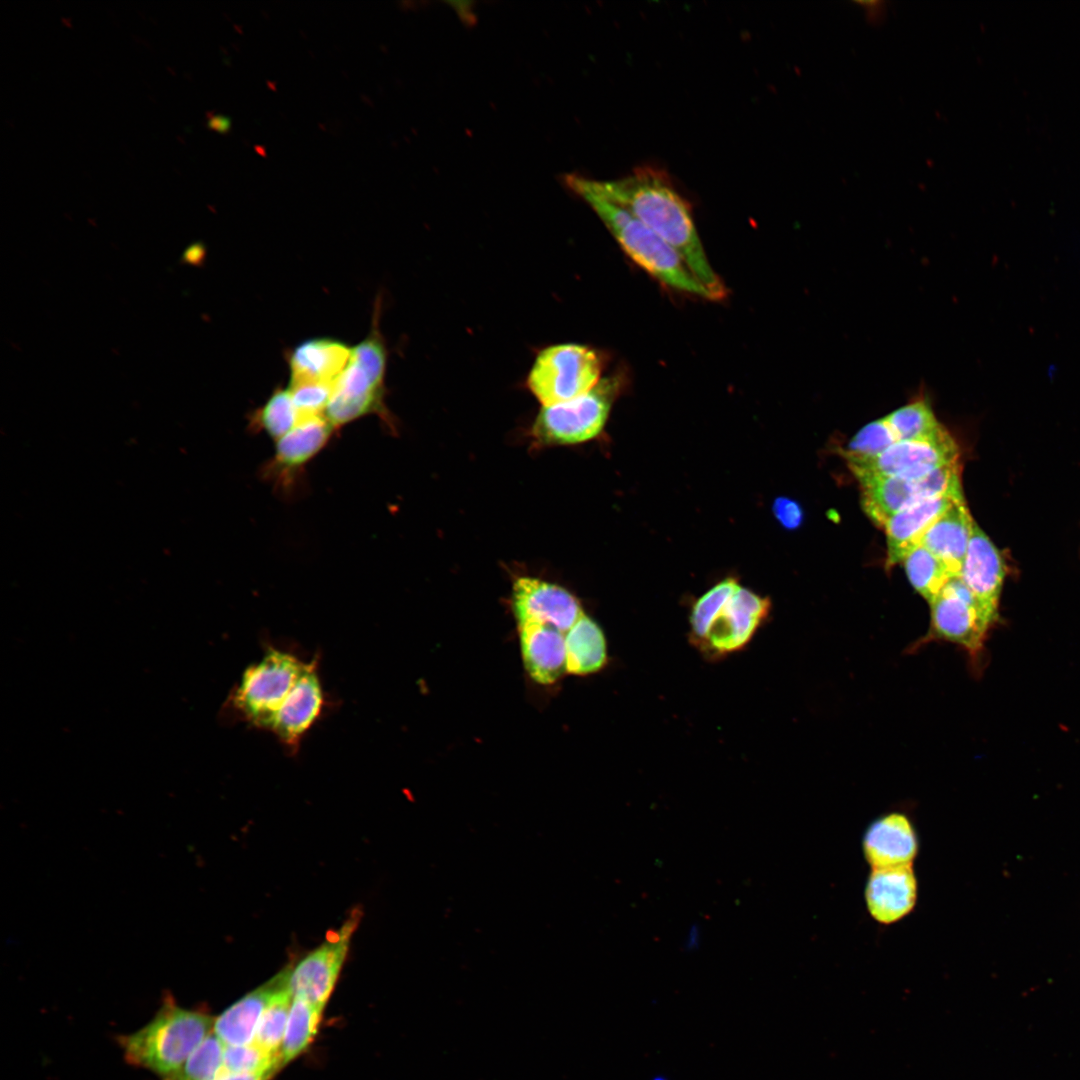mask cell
Returning a JSON list of instances; mask_svg holds the SVG:
<instances>
[{
	"mask_svg": "<svg viewBox=\"0 0 1080 1080\" xmlns=\"http://www.w3.org/2000/svg\"><path fill=\"white\" fill-rule=\"evenodd\" d=\"M929 604L930 636L960 645L971 656L983 649L998 620L981 606L960 576L951 577Z\"/></svg>",
	"mask_w": 1080,
	"mask_h": 1080,
	"instance_id": "cell-7",
	"label": "cell"
},
{
	"mask_svg": "<svg viewBox=\"0 0 1080 1080\" xmlns=\"http://www.w3.org/2000/svg\"><path fill=\"white\" fill-rule=\"evenodd\" d=\"M865 513L877 526L901 510L927 499L919 480L896 476H872L857 479Z\"/></svg>",
	"mask_w": 1080,
	"mask_h": 1080,
	"instance_id": "cell-22",
	"label": "cell"
},
{
	"mask_svg": "<svg viewBox=\"0 0 1080 1080\" xmlns=\"http://www.w3.org/2000/svg\"><path fill=\"white\" fill-rule=\"evenodd\" d=\"M300 419L326 415L332 384L322 382L290 383L288 387Z\"/></svg>",
	"mask_w": 1080,
	"mask_h": 1080,
	"instance_id": "cell-34",
	"label": "cell"
},
{
	"mask_svg": "<svg viewBox=\"0 0 1080 1080\" xmlns=\"http://www.w3.org/2000/svg\"><path fill=\"white\" fill-rule=\"evenodd\" d=\"M300 421L289 388H279L252 417V425L277 441Z\"/></svg>",
	"mask_w": 1080,
	"mask_h": 1080,
	"instance_id": "cell-28",
	"label": "cell"
},
{
	"mask_svg": "<svg viewBox=\"0 0 1080 1080\" xmlns=\"http://www.w3.org/2000/svg\"><path fill=\"white\" fill-rule=\"evenodd\" d=\"M602 368L603 358L592 347L551 345L537 354L526 384L542 407H550L587 393L601 379Z\"/></svg>",
	"mask_w": 1080,
	"mask_h": 1080,
	"instance_id": "cell-5",
	"label": "cell"
},
{
	"mask_svg": "<svg viewBox=\"0 0 1080 1080\" xmlns=\"http://www.w3.org/2000/svg\"><path fill=\"white\" fill-rule=\"evenodd\" d=\"M303 666L296 656L269 648L244 671L232 697L237 712L257 728L270 730Z\"/></svg>",
	"mask_w": 1080,
	"mask_h": 1080,
	"instance_id": "cell-6",
	"label": "cell"
},
{
	"mask_svg": "<svg viewBox=\"0 0 1080 1080\" xmlns=\"http://www.w3.org/2000/svg\"><path fill=\"white\" fill-rule=\"evenodd\" d=\"M739 584L735 578H725L705 592L694 603L689 616V640L696 647L722 606L729 600Z\"/></svg>",
	"mask_w": 1080,
	"mask_h": 1080,
	"instance_id": "cell-31",
	"label": "cell"
},
{
	"mask_svg": "<svg viewBox=\"0 0 1080 1080\" xmlns=\"http://www.w3.org/2000/svg\"><path fill=\"white\" fill-rule=\"evenodd\" d=\"M324 1008L293 997L281 1046V1064L285 1066L302 1054L314 1039Z\"/></svg>",
	"mask_w": 1080,
	"mask_h": 1080,
	"instance_id": "cell-25",
	"label": "cell"
},
{
	"mask_svg": "<svg viewBox=\"0 0 1080 1080\" xmlns=\"http://www.w3.org/2000/svg\"><path fill=\"white\" fill-rule=\"evenodd\" d=\"M520 650L529 677L540 685H551L566 673L564 633L536 622L517 623Z\"/></svg>",
	"mask_w": 1080,
	"mask_h": 1080,
	"instance_id": "cell-19",
	"label": "cell"
},
{
	"mask_svg": "<svg viewBox=\"0 0 1080 1080\" xmlns=\"http://www.w3.org/2000/svg\"><path fill=\"white\" fill-rule=\"evenodd\" d=\"M225 1045L212 1032L173 1073L162 1080H216L221 1077Z\"/></svg>",
	"mask_w": 1080,
	"mask_h": 1080,
	"instance_id": "cell-30",
	"label": "cell"
},
{
	"mask_svg": "<svg viewBox=\"0 0 1080 1080\" xmlns=\"http://www.w3.org/2000/svg\"><path fill=\"white\" fill-rule=\"evenodd\" d=\"M898 440L885 417L863 426L842 449L846 460L873 458Z\"/></svg>",
	"mask_w": 1080,
	"mask_h": 1080,
	"instance_id": "cell-33",
	"label": "cell"
},
{
	"mask_svg": "<svg viewBox=\"0 0 1080 1080\" xmlns=\"http://www.w3.org/2000/svg\"><path fill=\"white\" fill-rule=\"evenodd\" d=\"M207 125L210 129L219 133H226L231 127V121L228 117L221 114H214L209 116Z\"/></svg>",
	"mask_w": 1080,
	"mask_h": 1080,
	"instance_id": "cell-37",
	"label": "cell"
},
{
	"mask_svg": "<svg viewBox=\"0 0 1080 1080\" xmlns=\"http://www.w3.org/2000/svg\"><path fill=\"white\" fill-rule=\"evenodd\" d=\"M974 519L964 499L955 501L924 533L919 545L938 557L952 576H959Z\"/></svg>",
	"mask_w": 1080,
	"mask_h": 1080,
	"instance_id": "cell-21",
	"label": "cell"
},
{
	"mask_svg": "<svg viewBox=\"0 0 1080 1080\" xmlns=\"http://www.w3.org/2000/svg\"><path fill=\"white\" fill-rule=\"evenodd\" d=\"M564 183L589 204L624 252L647 273L674 290L713 300L680 254L632 213L601 193L594 179L568 174Z\"/></svg>",
	"mask_w": 1080,
	"mask_h": 1080,
	"instance_id": "cell-2",
	"label": "cell"
},
{
	"mask_svg": "<svg viewBox=\"0 0 1080 1080\" xmlns=\"http://www.w3.org/2000/svg\"><path fill=\"white\" fill-rule=\"evenodd\" d=\"M324 694L316 661L304 663L302 671L277 712L270 731L295 750L304 734L320 716Z\"/></svg>",
	"mask_w": 1080,
	"mask_h": 1080,
	"instance_id": "cell-12",
	"label": "cell"
},
{
	"mask_svg": "<svg viewBox=\"0 0 1080 1080\" xmlns=\"http://www.w3.org/2000/svg\"><path fill=\"white\" fill-rule=\"evenodd\" d=\"M352 348L332 339H312L297 346L289 358L290 383L332 384L344 371Z\"/></svg>",
	"mask_w": 1080,
	"mask_h": 1080,
	"instance_id": "cell-23",
	"label": "cell"
},
{
	"mask_svg": "<svg viewBox=\"0 0 1080 1080\" xmlns=\"http://www.w3.org/2000/svg\"><path fill=\"white\" fill-rule=\"evenodd\" d=\"M1006 574L1000 551L974 521L960 578L981 606L999 616V600Z\"/></svg>",
	"mask_w": 1080,
	"mask_h": 1080,
	"instance_id": "cell-13",
	"label": "cell"
},
{
	"mask_svg": "<svg viewBox=\"0 0 1080 1080\" xmlns=\"http://www.w3.org/2000/svg\"><path fill=\"white\" fill-rule=\"evenodd\" d=\"M651 1080H670V1079L666 1075L656 1074L651 1078Z\"/></svg>",
	"mask_w": 1080,
	"mask_h": 1080,
	"instance_id": "cell-40",
	"label": "cell"
},
{
	"mask_svg": "<svg viewBox=\"0 0 1080 1080\" xmlns=\"http://www.w3.org/2000/svg\"><path fill=\"white\" fill-rule=\"evenodd\" d=\"M566 673L588 675L600 671L607 663L605 635L585 613L564 634Z\"/></svg>",
	"mask_w": 1080,
	"mask_h": 1080,
	"instance_id": "cell-24",
	"label": "cell"
},
{
	"mask_svg": "<svg viewBox=\"0 0 1080 1080\" xmlns=\"http://www.w3.org/2000/svg\"><path fill=\"white\" fill-rule=\"evenodd\" d=\"M335 428L326 415L300 419L286 435L276 441L275 452L265 466V475L288 484L328 443Z\"/></svg>",
	"mask_w": 1080,
	"mask_h": 1080,
	"instance_id": "cell-15",
	"label": "cell"
},
{
	"mask_svg": "<svg viewBox=\"0 0 1080 1080\" xmlns=\"http://www.w3.org/2000/svg\"><path fill=\"white\" fill-rule=\"evenodd\" d=\"M360 918V910H353L333 935L294 967L291 966L288 985L292 997L325 1007L339 977Z\"/></svg>",
	"mask_w": 1080,
	"mask_h": 1080,
	"instance_id": "cell-9",
	"label": "cell"
},
{
	"mask_svg": "<svg viewBox=\"0 0 1080 1080\" xmlns=\"http://www.w3.org/2000/svg\"><path fill=\"white\" fill-rule=\"evenodd\" d=\"M276 1072L277 1071H265L256 1074L223 1076L216 1080H269Z\"/></svg>",
	"mask_w": 1080,
	"mask_h": 1080,
	"instance_id": "cell-39",
	"label": "cell"
},
{
	"mask_svg": "<svg viewBox=\"0 0 1080 1080\" xmlns=\"http://www.w3.org/2000/svg\"><path fill=\"white\" fill-rule=\"evenodd\" d=\"M956 461H960L959 447L944 428L928 438L897 441L876 457L849 459L847 464L857 479L896 476L917 480L936 468Z\"/></svg>",
	"mask_w": 1080,
	"mask_h": 1080,
	"instance_id": "cell-8",
	"label": "cell"
},
{
	"mask_svg": "<svg viewBox=\"0 0 1080 1080\" xmlns=\"http://www.w3.org/2000/svg\"><path fill=\"white\" fill-rule=\"evenodd\" d=\"M292 1000L289 986L281 989L273 996L260 1018L253 1043L270 1054L280 1056Z\"/></svg>",
	"mask_w": 1080,
	"mask_h": 1080,
	"instance_id": "cell-29",
	"label": "cell"
},
{
	"mask_svg": "<svg viewBox=\"0 0 1080 1080\" xmlns=\"http://www.w3.org/2000/svg\"><path fill=\"white\" fill-rule=\"evenodd\" d=\"M516 622H536L566 633L584 614L578 599L565 588L534 577H518L512 586Z\"/></svg>",
	"mask_w": 1080,
	"mask_h": 1080,
	"instance_id": "cell-11",
	"label": "cell"
},
{
	"mask_svg": "<svg viewBox=\"0 0 1080 1080\" xmlns=\"http://www.w3.org/2000/svg\"><path fill=\"white\" fill-rule=\"evenodd\" d=\"M290 970L291 966L285 967L215 1018L213 1033L225 1046H239L253 1042L260 1018L273 996L289 986Z\"/></svg>",
	"mask_w": 1080,
	"mask_h": 1080,
	"instance_id": "cell-17",
	"label": "cell"
},
{
	"mask_svg": "<svg viewBox=\"0 0 1080 1080\" xmlns=\"http://www.w3.org/2000/svg\"><path fill=\"white\" fill-rule=\"evenodd\" d=\"M383 399L384 383L350 359L332 385L326 417L336 429L369 414L386 416Z\"/></svg>",
	"mask_w": 1080,
	"mask_h": 1080,
	"instance_id": "cell-14",
	"label": "cell"
},
{
	"mask_svg": "<svg viewBox=\"0 0 1080 1080\" xmlns=\"http://www.w3.org/2000/svg\"><path fill=\"white\" fill-rule=\"evenodd\" d=\"M770 608L768 598L739 585L696 648L711 660L743 649L767 619Z\"/></svg>",
	"mask_w": 1080,
	"mask_h": 1080,
	"instance_id": "cell-10",
	"label": "cell"
},
{
	"mask_svg": "<svg viewBox=\"0 0 1080 1080\" xmlns=\"http://www.w3.org/2000/svg\"><path fill=\"white\" fill-rule=\"evenodd\" d=\"M773 512L777 520L788 529L797 528L803 519V512L800 505L785 497H780L775 500Z\"/></svg>",
	"mask_w": 1080,
	"mask_h": 1080,
	"instance_id": "cell-36",
	"label": "cell"
},
{
	"mask_svg": "<svg viewBox=\"0 0 1080 1080\" xmlns=\"http://www.w3.org/2000/svg\"><path fill=\"white\" fill-rule=\"evenodd\" d=\"M624 376L612 373L599 380L587 393L570 401L542 407L531 434L540 445H570L599 435L613 403L622 392Z\"/></svg>",
	"mask_w": 1080,
	"mask_h": 1080,
	"instance_id": "cell-4",
	"label": "cell"
},
{
	"mask_svg": "<svg viewBox=\"0 0 1080 1080\" xmlns=\"http://www.w3.org/2000/svg\"><path fill=\"white\" fill-rule=\"evenodd\" d=\"M885 419L898 441L928 438L945 428L922 397L892 411Z\"/></svg>",
	"mask_w": 1080,
	"mask_h": 1080,
	"instance_id": "cell-27",
	"label": "cell"
},
{
	"mask_svg": "<svg viewBox=\"0 0 1080 1080\" xmlns=\"http://www.w3.org/2000/svg\"><path fill=\"white\" fill-rule=\"evenodd\" d=\"M214 1020L202 1010L178 1005L168 993L148 1023L117 1040L129 1064L162 1079L176 1071L213 1032Z\"/></svg>",
	"mask_w": 1080,
	"mask_h": 1080,
	"instance_id": "cell-3",
	"label": "cell"
},
{
	"mask_svg": "<svg viewBox=\"0 0 1080 1080\" xmlns=\"http://www.w3.org/2000/svg\"><path fill=\"white\" fill-rule=\"evenodd\" d=\"M901 562L911 585L928 602L953 577L944 563L921 545L910 550Z\"/></svg>",
	"mask_w": 1080,
	"mask_h": 1080,
	"instance_id": "cell-26",
	"label": "cell"
},
{
	"mask_svg": "<svg viewBox=\"0 0 1080 1080\" xmlns=\"http://www.w3.org/2000/svg\"><path fill=\"white\" fill-rule=\"evenodd\" d=\"M963 495H941L921 500L890 517L883 529L887 539V567L902 561L919 545L928 528Z\"/></svg>",
	"mask_w": 1080,
	"mask_h": 1080,
	"instance_id": "cell-20",
	"label": "cell"
},
{
	"mask_svg": "<svg viewBox=\"0 0 1080 1080\" xmlns=\"http://www.w3.org/2000/svg\"><path fill=\"white\" fill-rule=\"evenodd\" d=\"M917 890L912 864L872 868L865 887L868 912L881 924L895 923L912 911Z\"/></svg>",
	"mask_w": 1080,
	"mask_h": 1080,
	"instance_id": "cell-16",
	"label": "cell"
},
{
	"mask_svg": "<svg viewBox=\"0 0 1080 1080\" xmlns=\"http://www.w3.org/2000/svg\"><path fill=\"white\" fill-rule=\"evenodd\" d=\"M700 936V927L697 924L691 926L683 944L685 950L689 952L695 951L700 945Z\"/></svg>",
	"mask_w": 1080,
	"mask_h": 1080,
	"instance_id": "cell-38",
	"label": "cell"
},
{
	"mask_svg": "<svg viewBox=\"0 0 1080 1080\" xmlns=\"http://www.w3.org/2000/svg\"><path fill=\"white\" fill-rule=\"evenodd\" d=\"M350 359L374 379L384 383L386 350L377 329L352 348Z\"/></svg>",
	"mask_w": 1080,
	"mask_h": 1080,
	"instance_id": "cell-35",
	"label": "cell"
},
{
	"mask_svg": "<svg viewBox=\"0 0 1080 1080\" xmlns=\"http://www.w3.org/2000/svg\"><path fill=\"white\" fill-rule=\"evenodd\" d=\"M918 847L911 820L900 812H891L874 820L863 837L864 856L872 868L912 864Z\"/></svg>",
	"mask_w": 1080,
	"mask_h": 1080,
	"instance_id": "cell-18",
	"label": "cell"
},
{
	"mask_svg": "<svg viewBox=\"0 0 1080 1080\" xmlns=\"http://www.w3.org/2000/svg\"><path fill=\"white\" fill-rule=\"evenodd\" d=\"M280 1056L268 1053L255 1043L225 1046L221 1077L278 1071Z\"/></svg>",
	"mask_w": 1080,
	"mask_h": 1080,
	"instance_id": "cell-32",
	"label": "cell"
},
{
	"mask_svg": "<svg viewBox=\"0 0 1080 1080\" xmlns=\"http://www.w3.org/2000/svg\"><path fill=\"white\" fill-rule=\"evenodd\" d=\"M595 183L601 193L672 246L713 300L726 295L722 280L708 260L690 205L665 170L645 165L620 179L595 180Z\"/></svg>",
	"mask_w": 1080,
	"mask_h": 1080,
	"instance_id": "cell-1",
	"label": "cell"
}]
</instances>
